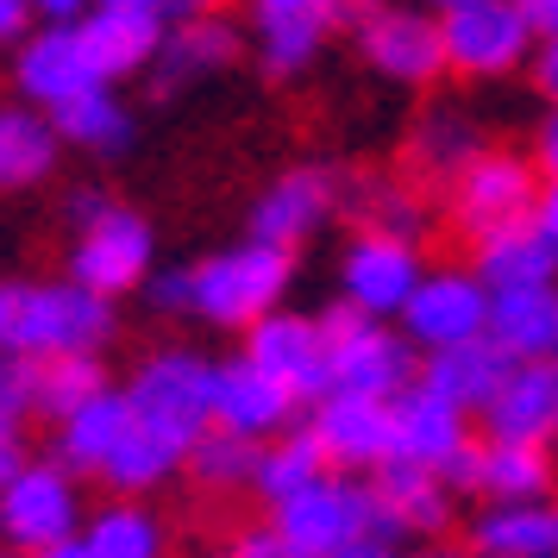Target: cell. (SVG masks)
Wrapping results in <instances>:
<instances>
[{
  "mask_svg": "<svg viewBox=\"0 0 558 558\" xmlns=\"http://www.w3.org/2000/svg\"><path fill=\"white\" fill-rule=\"evenodd\" d=\"M57 163H63V145L51 120L26 101H0V195H26L38 182H51Z\"/></svg>",
  "mask_w": 558,
  "mask_h": 558,
  "instance_id": "27",
  "label": "cell"
},
{
  "mask_svg": "<svg viewBox=\"0 0 558 558\" xmlns=\"http://www.w3.org/2000/svg\"><path fill=\"white\" fill-rule=\"evenodd\" d=\"M138 295H145V302H151V314H163V320H189V264L151 270V282H145Z\"/></svg>",
  "mask_w": 558,
  "mask_h": 558,
  "instance_id": "40",
  "label": "cell"
},
{
  "mask_svg": "<svg viewBox=\"0 0 558 558\" xmlns=\"http://www.w3.org/2000/svg\"><path fill=\"white\" fill-rule=\"evenodd\" d=\"M471 558H558V502H483Z\"/></svg>",
  "mask_w": 558,
  "mask_h": 558,
  "instance_id": "26",
  "label": "cell"
},
{
  "mask_svg": "<svg viewBox=\"0 0 558 558\" xmlns=\"http://www.w3.org/2000/svg\"><path fill=\"white\" fill-rule=\"evenodd\" d=\"M232 558H302V553H295V546H289V539L270 527V521H264V527H245V533H239Z\"/></svg>",
  "mask_w": 558,
  "mask_h": 558,
  "instance_id": "41",
  "label": "cell"
},
{
  "mask_svg": "<svg viewBox=\"0 0 558 558\" xmlns=\"http://www.w3.org/2000/svg\"><path fill=\"white\" fill-rule=\"evenodd\" d=\"M307 433L327 452L332 471H345V477H371V471L389 464V402H377V396H339V389H327L320 402L307 408Z\"/></svg>",
  "mask_w": 558,
  "mask_h": 558,
  "instance_id": "17",
  "label": "cell"
},
{
  "mask_svg": "<svg viewBox=\"0 0 558 558\" xmlns=\"http://www.w3.org/2000/svg\"><path fill=\"white\" fill-rule=\"evenodd\" d=\"M558 458L546 446H508V439H477L471 452L446 471L452 496H483V502H539L553 489Z\"/></svg>",
  "mask_w": 558,
  "mask_h": 558,
  "instance_id": "20",
  "label": "cell"
},
{
  "mask_svg": "<svg viewBox=\"0 0 558 558\" xmlns=\"http://www.w3.org/2000/svg\"><path fill=\"white\" fill-rule=\"evenodd\" d=\"M51 427H57L51 458L57 464H70V471L88 483V477H101V464L113 458V446L126 439L132 408H126V396H120V383H107L95 402H82L76 414H63V421H51Z\"/></svg>",
  "mask_w": 558,
  "mask_h": 558,
  "instance_id": "25",
  "label": "cell"
},
{
  "mask_svg": "<svg viewBox=\"0 0 558 558\" xmlns=\"http://www.w3.org/2000/svg\"><path fill=\"white\" fill-rule=\"evenodd\" d=\"M45 120H51L57 145L82 157H126L132 138H138V120H132V107L113 88H88V95H76L70 107H57Z\"/></svg>",
  "mask_w": 558,
  "mask_h": 558,
  "instance_id": "29",
  "label": "cell"
},
{
  "mask_svg": "<svg viewBox=\"0 0 558 558\" xmlns=\"http://www.w3.org/2000/svg\"><path fill=\"white\" fill-rule=\"evenodd\" d=\"M252 471H257V439H239V433H220V427H207L182 458V477L214 502L252 496Z\"/></svg>",
  "mask_w": 558,
  "mask_h": 558,
  "instance_id": "36",
  "label": "cell"
},
{
  "mask_svg": "<svg viewBox=\"0 0 558 558\" xmlns=\"http://www.w3.org/2000/svg\"><path fill=\"white\" fill-rule=\"evenodd\" d=\"M95 7H126V13H157L170 26V0H95Z\"/></svg>",
  "mask_w": 558,
  "mask_h": 558,
  "instance_id": "53",
  "label": "cell"
},
{
  "mask_svg": "<svg viewBox=\"0 0 558 558\" xmlns=\"http://www.w3.org/2000/svg\"><path fill=\"white\" fill-rule=\"evenodd\" d=\"M107 202H113V195H107L101 182H82V189H70V195H63V227H82V220H95Z\"/></svg>",
  "mask_w": 558,
  "mask_h": 558,
  "instance_id": "43",
  "label": "cell"
},
{
  "mask_svg": "<svg viewBox=\"0 0 558 558\" xmlns=\"http://www.w3.org/2000/svg\"><path fill=\"white\" fill-rule=\"evenodd\" d=\"M477 151H483V132L471 126L458 107H433V113H421L414 132H408V170L427 177V182H452Z\"/></svg>",
  "mask_w": 558,
  "mask_h": 558,
  "instance_id": "35",
  "label": "cell"
},
{
  "mask_svg": "<svg viewBox=\"0 0 558 558\" xmlns=\"http://www.w3.org/2000/svg\"><path fill=\"white\" fill-rule=\"evenodd\" d=\"M157 270V227L126 202H107L95 220L70 227V252H63V277L95 289L101 302L138 295Z\"/></svg>",
  "mask_w": 558,
  "mask_h": 558,
  "instance_id": "4",
  "label": "cell"
},
{
  "mask_svg": "<svg viewBox=\"0 0 558 558\" xmlns=\"http://www.w3.org/2000/svg\"><path fill=\"white\" fill-rule=\"evenodd\" d=\"M101 389H107L101 357H45V364H38V414H45V421L76 414V408L95 402Z\"/></svg>",
  "mask_w": 558,
  "mask_h": 558,
  "instance_id": "38",
  "label": "cell"
},
{
  "mask_svg": "<svg viewBox=\"0 0 558 558\" xmlns=\"http://www.w3.org/2000/svg\"><path fill=\"white\" fill-rule=\"evenodd\" d=\"M483 439H508V446H546L558 439V357H527L508 364L502 389L483 402Z\"/></svg>",
  "mask_w": 558,
  "mask_h": 558,
  "instance_id": "18",
  "label": "cell"
},
{
  "mask_svg": "<svg viewBox=\"0 0 558 558\" xmlns=\"http://www.w3.org/2000/svg\"><path fill=\"white\" fill-rule=\"evenodd\" d=\"M270 527L302 558H332L357 546V539H383V514H377V496H371V477L327 471V477L307 483L302 496L270 508Z\"/></svg>",
  "mask_w": 558,
  "mask_h": 558,
  "instance_id": "8",
  "label": "cell"
},
{
  "mask_svg": "<svg viewBox=\"0 0 558 558\" xmlns=\"http://www.w3.org/2000/svg\"><path fill=\"white\" fill-rule=\"evenodd\" d=\"M252 7H270V13H307V20H345L352 0H252Z\"/></svg>",
  "mask_w": 558,
  "mask_h": 558,
  "instance_id": "45",
  "label": "cell"
},
{
  "mask_svg": "<svg viewBox=\"0 0 558 558\" xmlns=\"http://www.w3.org/2000/svg\"><path fill=\"white\" fill-rule=\"evenodd\" d=\"M352 45L364 70L396 88H427L446 76V45H439V13L421 0H352Z\"/></svg>",
  "mask_w": 558,
  "mask_h": 558,
  "instance_id": "5",
  "label": "cell"
},
{
  "mask_svg": "<svg viewBox=\"0 0 558 558\" xmlns=\"http://www.w3.org/2000/svg\"><path fill=\"white\" fill-rule=\"evenodd\" d=\"M508 364H514V357H508L502 345L483 332V339H471V345L427 352V357H421V383H427V389H439L446 402H458L464 414H483V402L502 389Z\"/></svg>",
  "mask_w": 558,
  "mask_h": 558,
  "instance_id": "30",
  "label": "cell"
},
{
  "mask_svg": "<svg viewBox=\"0 0 558 558\" xmlns=\"http://www.w3.org/2000/svg\"><path fill=\"white\" fill-rule=\"evenodd\" d=\"M345 202L357 214V232H389V239H414V245L427 232V202L402 177H364L345 189Z\"/></svg>",
  "mask_w": 558,
  "mask_h": 558,
  "instance_id": "37",
  "label": "cell"
},
{
  "mask_svg": "<svg viewBox=\"0 0 558 558\" xmlns=\"http://www.w3.org/2000/svg\"><path fill=\"white\" fill-rule=\"evenodd\" d=\"M371 496H377V514H383V539H439L452 527V489L446 477H433L421 464H402L389 458L383 471H371Z\"/></svg>",
  "mask_w": 558,
  "mask_h": 558,
  "instance_id": "21",
  "label": "cell"
},
{
  "mask_svg": "<svg viewBox=\"0 0 558 558\" xmlns=\"http://www.w3.org/2000/svg\"><path fill=\"white\" fill-rule=\"evenodd\" d=\"M295 282V252H277L264 239H239L227 252L189 264V320L220 332H245L264 314H277Z\"/></svg>",
  "mask_w": 558,
  "mask_h": 558,
  "instance_id": "2",
  "label": "cell"
},
{
  "mask_svg": "<svg viewBox=\"0 0 558 558\" xmlns=\"http://www.w3.org/2000/svg\"><path fill=\"white\" fill-rule=\"evenodd\" d=\"M332 464H327V452L314 446V433L307 427H289V433H277V439H264L257 446V471H252V496L264 508H282L289 496H302L314 477H327Z\"/></svg>",
  "mask_w": 558,
  "mask_h": 558,
  "instance_id": "33",
  "label": "cell"
},
{
  "mask_svg": "<svg viewBox=\"0 0 558 558\" xmlns=\"http://www.w3.org/2000/svg\"><path fill=\"white\" fill-rule=\"evenodd\" d=\"M82 521H88L82 477L70 464H57V458H26L0 489V546L20 558L76 539Z\"/></svg>",
  "mask_w": 558,
  "mask_h": 558,
  "instance_id": "7",
  "label": "cell"
},
{
  "mask_svg": "<svg viewBox=\"0 0 558 558\" xmlns=\"http://www.w3.org/2000/svg\"><path fill=\"white\" fill-rule=\"evenodd\" d=\"M76 38L88 63L101 70V82L113 88L126 76H151L157 45H163V20L157 13H126V7H88L76 20Z\"/></svg>",
  "mask_w": 558,
  "mask_h": 558,
  "instance_id": "23",
  "label": "cell"
},
{
  "mask_svg": "<svg viewBox=\"0 0 558 558\" xmlns=\"http://www.w3.org/2000/svg\"><path fill=\"white\" fill-rule=\"evenodd\" d=\"M514 7H521V20H527L533 45H539V38H558V0H514Z\"/></svg>",
  "mask_w": 558,
  "mask_h": 558,
  "instance_id": "47",
  "label": "cell"
},
{
  "mask_svg": "<svg viewBox=\"0 0 558 558\" xmlns=\"http://www.w3.org/2000/svg\"><path fill=\"white\" fill-rule=\"evenodd\" d=\"M182 477V452L170 446V439H157V433H145L138 421L126 427V439L113 446V458L101 464V489H113V496H138V502H151L163 483Z\"/></svg>",
  "mask_w": 558,
  "mask_h": 558,
  "instance_id": "34",
  "label": "cell"
},
{
  "mask_svg": "<svg viewBox=\"0 0 558 558\" xmlns=\"http://www.w3.org/2000/svg\"><path fill=\"white\" fill-rule=\"evenodd\" d=\"M207 13H227V0H170V20H207Z\"/></svg>",
  "mask_w": 558,
  "mask_h": 558,
  "instance_id": "52",
  "label": "cell"
},
{
  "mask_svg": "<svg viewBox=\"0 0 558 558\" xmlns=\"http://www.w3.org/2000/svg\"><path fill=\"white\" fill-rule=\"evenodd\" d=\"M427 13H452V7H471V0H421Z\"/></svg>",
  "mask_w": 558,
  "mask_h": 558,
  "instance_id": "55",
  "label": "cell"
},
{
  "mask_svg": "<svg viewBox=\"0 0 558 558\" xmlns=\"http://www.w3.org/2000/svg\"><path fill=\"white\" fill-rule=\"evenodd\" d=\"M252 51H257V70L270 82H295L307 76L320 51H327V20H307V13H270V7H252Z\"/></svg>",
  "mask_w": 558,
  "mask_h": 558,
  "instance_id": "32",
  "label": "cell"
},
{
  "mask_svg": "<svg viewBox=\"0 0 558 558\" xmlns=\"http://www.w3.org/2000/svg\"><path fill=\"white\" fill-rule=\"evenodd\" d=\"M553 458H558V439H553Z\"/></svg>",
  "mask_w": 558,
  "mask_h": 558,
  "instance_id": "58",
  "label": "cell"
},
{
  "mask_svg": "<svg viewBox=\"0 0 558 558\" xmlns=\"http://www.w3.org/2000/svg\"><path fill=\"white\" fill-rule=\"evenodd\" d=\"M345 202V182L332 177L327 163H295L257 189L252 214H245V239H264L277 252H302L314 232L327 227Z\"/></svg>",
  "mask_w": 558,
  "mask_h": 558,
  "instance_id": "12",
  "label": "cell"
},
{
  "mask_svg": "<svg viewBox=\"0 0 558 558\" xmlns=\"http://www.w3.org/2000/svg\"><path fill=\"white\" fill-rule=\"evenodd\" d=\"M32 32V0H0V51Z\"/></svg>",
  "mask_w": 558,
  "mask_h": 558,
  "instance_id": "48",
  "label": "cell"
},
{
  "mask_svg": "<svg viewBox=\"0 0 558 558\" xmlns=\"http://www.w3.org/2000/svg\"><path fill=\"white\" fill-rule=\"evenodd\" d=\"M439 45H446V70L452 76L502 82L514 70H527L533 32L514 0H471V7L439 13Z\"/></svg>",
  "mask_w": 558,
  "mask_h": 558,
  "instance_id": "11",
  "label": "cell"
},
{
  "mask_svg": "<svg viewBox=\"0 0 558 558\" xmlns=\"http://www.w3.org/2000/svg\"><path fill=\"white\" fill-rule=\"evenodd\" d=\"M202 558H232V553H202Z\"/></svg>",
  "mask_w": 558,
  "mask_h": 558,
  "instance_id": "56",
  "label": "cell"
},
{
  "mask_svg": "<svg viewBox=\"0 0 558 558\" xmlns=\"http://www.w3.org/2000/svg\"><path fill=\"white\" fill-rule=\"evenodd\" d=\"M320 327H327V383L339 396L396 402L408 383L421 377V352L402 339L396 320H371V314H352L339 302L320 314Z\"/></svg>",
  "mask_w": 558,
  "mask_h": 558,
  "instance_id": "6",
  "label": "cell"
},
{
  "mask_svg": "<svg viewBox=\"0 0 558 558\" xmlns=\"http://www.w3.org/2000/svg\"><path fill=\"white\" fill-rule=\"evenodd\" d=\"M553 357H558V345H553Z\"/></svg>",
  "mask_w": 558,
  "mask_h": 558,
  "instance_id": "59",
  "label": "cell"
},
{
  "mask_svg": "<svg viewBox=\"0 0 558 558\" xmlns=\"http://www.w3.org/2000/svg\"><path fill=\"white\" fill-rule=\"evenodd\" d=\"M120 332V302L70 277H7L0 282V352L45 364V357H101Z\"/></svg>",
  "mask_w": 558,
  "mask_h": 558,
  "instance_id": "1",
  "label": "cell"
},
{
  "mask_svg": "<svg viewBox=\"0 0 558 558\" xmlns=\"http://www.w3.org/2000/svg\"><path fill=\"white\" fill-rule=\"evenodd\" d=\"M533 170H539V177L546 182H558V107L553 113H546V120H539V132H533Z\"/></svg>",
  "mask_w": 558,
  "mask_h": 558,
  "instance_id": "44",
  "label": "cell"
},
{
  "mask_svg": "<svg viewBox=\"0 0 558 558\" xmlns=\"http://www.w3.org/2000/svg\"><path fill=\"white\" fill-rule=\"evenodd\" d=\"M32 558H88V546L82 539H63V546H45V553H32Z\"/></svg>",
  "mask_w": 558,
  "mask_h": 558,
  "instance_id": "54",
  "label": "cell"
},
{
  "mask_svg": "<svg viewBox=\"0 0 558 558\" xmlns=\"http://www.w3.org/2000/svg\"><path fill=\"white\" fill-rule=\"evenodd\" d=\"M332 558H408L396 539H357V546H345V553H332Z\"/></svg>",
  "mask_w": 558,
  "mask_h": 558,
  "instance_id": "50",
  "label": "cell"
},
{
  "mask_svg": "<svg viewBox=\"0 0 558 558\" xmlns=\"http://www.w3.org/2000/svg\"><path fill=\"white\" fill-rule=\"evenodd\" d=\"M245 357H252L264 377H277L302 408H314L327 396V327L320 314H295V307H277L264 314L257 327H245Z\"/></svg>",
  "mask_w": 558,
  "mask_h": 558,
  "instance_id": "14",
  "label": "cell"
},
{
  "mask_svg": "<svg viewBox=\"0 0 558 558\" xmlns=\"http://www.w3.org/2000/svg\"><path fill=\"white\" fill-rule=\"evenodd\" d=\"M396 327L414 352H452L489 332V289L477 282L471 264H427V277L414 282L408 307L396 314Z\"/></svg>",
  "mask_w": 558,
  "mask_h": 558,
  "instance_id": "10",
  "label": "cell"
},
{
  "mask_svg": "<svg viewBox=\"0 0 558 558\" xmlns=\"http://www.w3.org/2000/svg\"><path fill=\"white\" fill-rule=\"evenodd\" d=\"M0 558H20V553H7V546H0Z\"/></svg>",
  "mask_w": 558,
  "mask_h": 558,
  "instance_id": "57",
  "label": "cell"
},
{
  "mask_svg": "<svg viewBox=\"0 0 558 558\" xmlns=\"http://www.w3.org/2000/svg\"><path fill=\"white\" fill-rule=\"evenodd\" d=\"M120 396H126L138 427L170 439L189 458V446L214 427V357L195 345H157L126 371Z\"/></svg>",
  "mask_w": 558,
  "mask_h": 558,
  "instance_id": "3",
  "label": "cell"
},
{
  "mask_svg": "<svg viewBox=\"0 0 558 558\" xmlns=\"http://www.w3.org/2000/svg\"><path fill=\"white\" fill-rule=\"evenodd\" d=\"M239 26L227 13H207V20H170L163 26V45H157L151 63V88L157 95H182L195 82H214L227 63H239Z\"/></svg>",
  "mask_w": 558,
  "mask_h": 558,
  "instance_id": "22",
  "label": "cell"
},
{
  "mask_svg": "<svg viewBox=\"0 0 558 558\" xmlns=\"http://www.w3.org/2000/svg\"><path fill=\"white\" fill-rule=\"evenodd\" d=\"M539 170H533V157L521 151H496V145H483L452 182H446V202H452V227L477 245L489 232L502 227H521L533 220V202H539Z\"/></svg>",
  "mask_w": 558,
  "mask_h": 558,
  "instance_id": "9",
  "label": "cell"
},
{
  "mask_svg": "<svg viewBox=\"0 0 558 558\" xmlns=\"http://www.w3.org/2000/svg\"><path fill=\"white\" fill-rule=\"evenodd\" d=\"M471 446H477V439H471V414H464L458 402H446L439 389H427L421 377L389 402V458L446 477Z\"/></svg>",
  "mask_w": 558,
  "mask_h": 558,
  "instance_id": "15",
  "label": "cell"
},
{
  "mask_svg": "<svg viewBox=\"0 0 558 558\" xmlns=\"http://www.w3.org/2000/svg\"><path fill=\"white\" fill-rule=\"evenodd\" d=\"M302 402L282 389L277 377H264L252 357H214V427L239 433V439H277V433L295 427Z\"/></svg>",
  "mask_w": 558,
  "mask_h": 558,
  "instance_id": "19",
  "label": "cell"
},
{
  "mask_svg": "<svg viewBox=\"0 0 558 558\" xmlns=\"http://www.w3.org/2000/svg\"><path fill=\"white\" fill-rule=\"evenodd\" d=\"M13 88H20L26 107L57 113V107H70L76 95H88V88H107V82H101V70L88 63L76 26H38L13 45Z\"/></svg>",
  "mask_w": 558,
  "mask_h": 558,
  "instance_id": "16",
  "label": "cell"
},
{
  "mask_svg": "<svg viewBox=\"0 0 558 558\" xmlns=\"http://www.w3.org/2000/svg\"><path fill=\"white\" fill-rule=\"evenodd\" d=\"M76 539L88 546V558H163L170 553V521L138 496H107L101 508H88Z\"/></svg>",
  "mask_w": 558,
  "mask_h": 558,
  "instance_id": "28",
  "label": "cell"
},
{
  "mask_svg": "<svg viewBox=\"0 0 558 558\" xmlns=\"http://www.w3.org/2000/svg\"><path fill=\"white\" fill-rule=\"evenodd\" d=\"M533 227L558 245V182H539V202H533Z\"/></svg>",
  "mask_w": 558,
  "mask_h": 558,
  "instance_id": "49",
  "label": "cell"
},
{
  "mask_svg": "<svg viewBox=\"0 0 558 558\" xmlns=\"http://www.w3.org/2000/svg\"><path fill=\"white\" fill-rule=\"evenodd\" d=\"M95 0H32V20L38 26H76Z\"/></svg>",
  "mask_w": 558,
  "mask_h": 558,
  "instance_id": "46",
  "label": "cell"
},
{
  "mask_svg": "<svg viewBox=\"0 0 558 558\" xmlns=\"http://www.w3.org/2000/svg\"><path fill=\"white\" fill-rule=\"evenodd\" d=\"M471 270H477V282L489 295H502V289H546V282H558V245L533 220H521V227H502L489 239H477L471 245Z\"/></svg>",
  "mask_w": 558,
  "mask_h": 558,
  "instance_id": "24",
  "label": "cell"
},
{
  "mask_svg": "<svg viewBox=\"0 0 558 558\" xmlns=\"http://www.w3.org/2000/svg\"><path fill=\"white\" fill-rule=\"evenodd\" d=\"M26 421H38V364L0 352V433H26Z\"/></svg>",
  "mask_w": 558,
  "mask_h": 558,
  "instance_id": "39",
  "label": "cell"
},
{
  "mask_svg": "<svg viewBox=\"0 0 558 558\" xmlns=\"http://www.w3.org/2000/svg\"><path fill=\"white\" fill-rule=\"evenodd\" d=\"M427 277V257L414 239H389V232H357L339 252V302L371 320H396L414 295V282Z\"/></svg>",
  "mask_w": 558,
  "mask_h": 558,
  "instance_id": "13",
  "label": "cell"
},
{
  "mask_svg": "<svg viewBox=\"0 0 558 558\" xmlns=\"http://www.w3.org/2000/svg\"><path fill=\"white\" fill-rule=\"evenodd\" d=\"M20 464H26V446H20L13 433H0V489H7V477H13Z\"/></svg>",
  "mask_w": 558,
  "mask_h": 558,
  "instance_id": "51",
  "label": "cell"
},
{
  "mask_svg": "<svg viewBox=\"0 0 558 558\" xmlns=\"http://www.w3.org/2000/svg\"><path fill=\"white\" fill-rule=\"evenodd\" d=\"M489 339H496L514 364L553 357V345H558V282L489 295Z\"/></svg>",
  "mask_w": 558,
  "mask_h": 558,
  "instance_id": "31",
  "label": "cell"
},
{
  "mask_svg": "<svg viewBox=\"0 0 558 558\" xmlns=\"http://www.w3.org/2000/svg\"><path fill=\"white\" fill-rule=\"evenodd\" d=\"M527 70H533V88L558 107V38H539V45H533Z\"/></svg>",
  "mask_w": 558,
  "mask_h": 558,
  "instance_id": "42",
  "label": "cell"
}]
</instances>
